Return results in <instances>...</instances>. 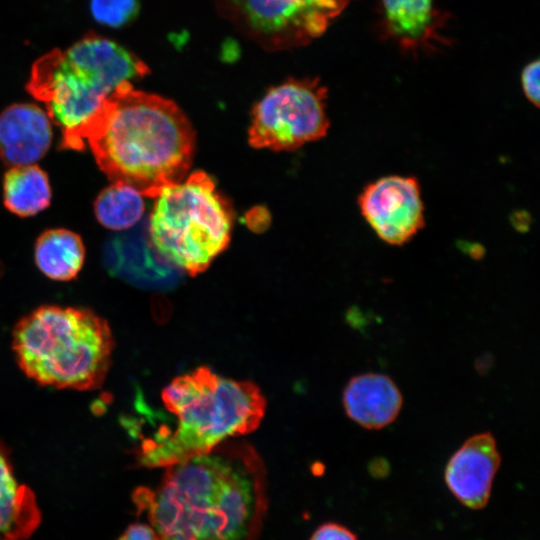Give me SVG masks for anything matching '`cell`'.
<instances>
[{
  "label": "cell",
  "mask_w": 540,
  "mask_h": 540,
  "mask_svg": "<svg viewBox=\"0 0 540 540\" xmlns=\"http://www.w3.org/2000/svg\"><path fill=\"white\" fill-rule=\"evenodd\" d=\"M387 28L405 47L430 40L439 20L434 0H382Z\"/></svg>",
  "instance_id": "obj_16"
},
{
  "label": "cell",
  "mask_w": 540,
  "mask_h": 540,
  "mask_svg": "<svg viewBox=\"0 0 540 540\" xmlns=\"http://www.w3.org/2000/svg\"><path fill=\"white\" fill-rule=\"evenodd\" d=\"M221 18L270 51L304 47L325 33L350 0H213Z\"/></svg>",
  "instance_id": "obj_7"
},
{
  "label": "cell",
  "mask_w": 540,
  "mask_h": 540,
  "mask_svg": "<svg viewBox=\"0 0 540 540\" xmlns=\"http://www.w3.org/2000/svg\"><path fill=\"white\" fill-rule=\"evenodd\" d=\"M51 120L39 106L16 103L0 113V158L7 166L34 164L49 150Z\"/></svg>",
  "instance_id": "obj_11"
},
{
  "label": "cell",
  "mask_w": 540,
  "mask_h": 540,
  "mask_svg": "<svg viewBox=\"0 0 540 540\" xmlns=\"http://www.w3.org/2000/svg\"><path fill=\"white\" fill-rule=\"evenodd\" d=\"M34 258L39 270L48 278L69 281L83 267L85 247L77 233L63 228L49 229L37 238Z\"/></svg>",
  "instance_id": "obj_14"
},
{
  "label": "cell",
  "mask_w": 540,
  "mask_h": 540,
  "mask_svg": "<svg viewBox=\"0 0 540 540\" xmlns=\"http://www.w3.org/2000/svg\"><path fill=\"white\" fill-rule=\"evenodd\" d=\"M357 204L374 233L389 245L406 244L425 226L421 187L414 176L378 178L362 189Z\"/></svg>",
  "instance_id": "obj_9"
},
{
  "label": "cell",
  "mask_w": 540,
  "mask_h": 540,
  "mask_svg": "<svg viewBox=\"0 0 540 540\" xmlns=\"http://www.w3.org/2000/svg\"><path fill=\"white\" fill-rule=\"evenodd\" d=\"M149 238L155 250L190 276L204 272L229 245L233 213L204 171H194L155 198Z\"/></svg>",
  "instance_id": "obj_6"
},
{
  "label": "cell",
  "mask_w": 540,
  "mask_h": 540,
  "mask_svg": "<svg viewBox=\"0 0 540 540\" xmlns=\"http://www.w3.org/2000/svg\"><path fill=\"white\" fill-rule=\"evenodd\" d=\"M540 62L535 60L527 64L521 73V85L525 97L535 107L539 106L540 98Z\"/></svg>",
  "instance_id": "obj_19"
},
{
  "label": "cell",
  "mask_w": 540,
  "mask_h": 540,
  "mask_svg": "<svg viewBox=\"0 0 540 540\" xmlns=\"http://www.w3.org/2000/svg\"><path fill=\"white\" fill-rule=\"evenodd\" d=\"M149 73L133 52L89 32L65 50L55 48L38 58L26 90L45 104L49 119L61 130L60 148L82 151L104 100L120 83Z\"/></svg>",
  "instance_id": "obj_4"
},
{
  "label": "cell",
  "mask_w": 540,
  "mask_h": 540,
  "mask_svg": "<svg viewBox=\"0 0 540 540\" xmlns=\"http://www.w3.org/2000/svg\"><path fill=\"white\" fill-rule=\"evenodd\" d=\"M90 10L98 23L120 28L137 17L140 3L139 0H90Z\"/></svg>",
  "instance_id": "obj_18"
},
{
  "label": "cell",
  "mask_w": 540,
  "mask_h": 540,
  "mask_svg": "<svg viewBox=\"0 0 540 540\" xmlns=\"http://www.w3.org/2000/svg\"><path fill=\"white\" fill-rule=\"evenodd\" d=\"M310 540H357V537L340 524L325 523L315 530Z\"/></svg>",
  "instance_id": "obj_20"
},
{
  "label": "cell",
  "mask_w": 540,
  "mask_h": 540,
  "mask_svg": "<svg viewBox=\"0 0 540 540\" xmlns=\"http://www.w3.org/2000/svg\"><path fill=\"white\" fill-rule=\"evenodd\" d=\"M118 540H159L150 525L136 523L130 525Z\"/></svg>",
  "instance_id": "obj_21"
},
{
  "label": "cell",
  "mask_w": 540,
  "mask_h": 540,
  "mask_svg": "<svg viewBox=\"0 0 540 540\" xmlns=\"http://www.w3.org/2000/svg\"><path fill=\"white\" fill-rule=\"evenodd\" d=\"M47 173L35 164L13 166L3 179V203L19 217H30L46 209L51 202Z\"/></svg>",
  "instance_id": "obj_15"
},
{
  "label": "cell",
  "mask_w": 540,
  "mask_h": 540,
  "mask_svg": "<svg viewBox=\"0 0 540 540\" xmlns=\"http://www.w3.org/2000/svg\"><path fill=\"white\" fill-rule=\"evenodd\" d=\"M93 207L98 222L116 231L133 226L145 210L143 196L131 186L119 182L104 188L96 197Z\"/></svg>",
  "instance_id": "obj_17"
},
{
  "label": "cell",
  "mask_w": 540,
  "mask_h": 540,
  "mask_svg": "<svg viewBox=\"0 0 540 540\" xmlns=\"http://www.w3.org/2000/svg\"><path fill=\"white\" fill-rule=\"evenodd\" d=\"M164 424L139 449V461L168 467L256 430L266 399L251 381L222 377L206 366L174 378L162 391Z\"/></svg>",
  "instance_id": "obj_3"
},
{
  "label": "cell",
  "mask_w": 540,
  "mask_h": 540,
  "mask_svg": "<svg viewBox=\"0 0 540 540\" xmlns=\"http://www.w3.org/2000/svg\"><path fill=\"white\" fill-rule=\"evenodd\" d=\"M501 464L494 435L474 434L451 455L445 467V483L464 506L481 509L490 498L494 477Z\"/></svg>",
  "instance_id": "obj_10"
},
{
  "label": "cell",
  "mask_w": 540,
  "mask_h": 540,
  "mask_svg": "<svg viewBox=\"0 0 540 540\" xmlns=\"http://www.w3.org/2000/svg\"><path fill=\"white\" fill-rule=\"evenodd\" d=\"M159 540H256L267 509L266 470L247 442L228 440L165 468L133 494Z\"/></svg>",
  "instance_id": "obj_1"
},
{
  "label": "cell",
  "mask_w": 540,
  "mask_h": 540,
  "mask_svg": "<svg viewBox=\"0 0 540 540\" xmlns=\"http://www.w3.org/2000/svg\"><path fill=\"white\" fill-rule=\"evenodd\" d=\"M327 88L317 78L289 79L270 88L252 109L248 142L256 149L295 150L329 129Z\"/></svg>",
  "instance_id": "obj_8"
},
{
  "label": "cell",
  "mask_w": 540,
  "mask_h": 540,
  "mask_svg": "<svg viewBox=\"0 0 540 540\" xmlns=\"http://www.w3.org/2000/svg\"><path fill=\"white\" fill-rule=\"evenodd\" d=\"M40 522V511L32 491L18 483L8 456L0 444V538H27Z\"/></svg>",
  "instance_id": "obj_13"
},
{
  "label": "cell",
  "mask_w": 540,
  "mask_h": 540,
  "mask_svg": "<svg viewBox=\"0 0 540 540\" xmlns=\"http://www.w3.org/2000/svg\"><path fill=\"white\" fill-rule=\"evenodd\" d=\"M346 415L367 430H380L393 423L403 406L402 393L386 374L366 372L352 377L343 390Z\"/></svg>",
  "instance_id": "obj_12"
},
{
  "label": "cell",
  "mask_w": 540,
  "mask_h": 540,
  "mask_svg": "<svg viewBox=\"0 0 540 540\" xmlns=\"http://www.w3.org/2000/svg\"><path fill=\"white\" fill-rule=\"evenodd\" d=\"M86 143L112 183L126 184L154 199L188 175L195 132L173 100L136 90L124 81L92 119Z\"/></svg>",
  "instance_id": "obj_2"
},
{
  "label": "cell",
  "mask_w": 540,
  "mask_h": 540,
  "mask_svg": "<svg viewBox=\"0 0 540 540\" xmlns=\"http://www.w3.org/2000/svg\"><path fill=\"white\" fill-rule=\"evenodd\" d=\"M113 346L108 323L85 308L41 306L23 317L12 334L23 372L41 385L59 389L101 386Z\"/></svg>",
  "instance_id": "obj_5"
}]
</instances>
